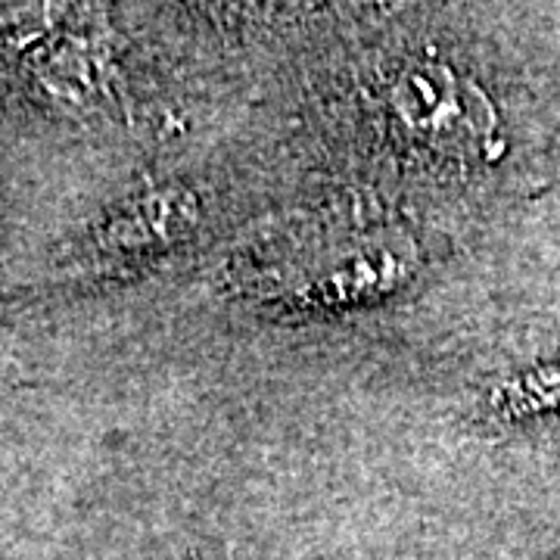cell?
Masks as SVG:
<instances>
[{"label":"cell","instance_id":"obj_1","mask_svg":"<svg viewBox=\"0 0 560 560\" xmlns=\"http://www.w3.org/2000/svg\"><path fill=\"white\" fill-rule=\"evenodd\" d=\"M499 405H504V415H523V411H539L545 405H560V371H541L514 383L511 389L499 393Z\"/></svg>","mask_w":560,"mask_h":560}]
</instances>
